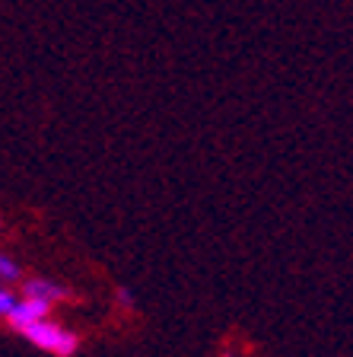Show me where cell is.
I'll return each mask as SVG.
<instances>
[{
  "instance_id": "obj_1",
  "label": "cell",
  "mask_w": 353,
  "mask_h": 357,
  "mask_svg": "<svg viewBox=\"0 0 353 357\" xmlns=\"http://www.w3.org/2000/svg\"><path fill=\"white\" fill-rule=\"evenodd\" d=\"M22 335H26L36 348L48 351V354H54V357H70V354H77V348H80V335L64 328V326H58V322H52V319L32 322L29 328H22Z\"/></svg>"
},
{
  "instance_id": "obj_2",
  "label": "cell",
  "mask_w": 353,
  "mask_h": 357,
  "mask_svg": "<svg viewBox=\"0 0 353 357\" xmlns=\"http://www.w3.org/2000/svg\"><path fill=\"white\" fill-rule=\"evenodd\" d=\"M48 310H52V306H48V303H42V300L22 297V300H16V303L10 306L7 319H10V326H13L16 332H22V328H29L32 322H38V319H48Z\"/></svg>"
},
{
  "instance_id": "obj_3",
  "label": "cell",
  "mask_w": 353,
  "mask_h": 357,
  "mask_svg": "<svg viewBox=\"0 0 353 357\" xmlns=\"http://www.w3.org/2000/svg\"><path fill=\"white\" fill-rule=\"evenodd\" d=\"M22 297H32V300H42V303L54 306L58 300L70 297V290L61 287L58 281H48V278H29V281H22Z\"/></svg>"
},
{
  "instance_id": "obj_4",
  "label": "cell",
  "mask_w": 353,
  "mask_h": 357,
  "mask_svg": "<svg viewBox=\"0 0 353 357\" xmlns=\"http://www.w3.org/2000/svg\"><path fill=\"white\" fill-rule=\"evenodd\" d=\"M19 278H22V268L16 265L7 252H0V281L10 284V281H19Z\"/></svg>"
},
{
  "instance_id": "obj_5",
  "label": "cell",
  "mask_w": 353,
  "mask_h": 357,
  "mask_svg": "<svg viewBox=\"0 0 353 357\" xmlns=\"http://www.w3.org/2000/svg\"><path fill=\"white\" fill-rule=\"evenodd\" d=\"M16 303V297H13V290L10 287H0V319H7V312H10V306Z\"/></svg>"
},
{
  "instance_id": "obj_6",
  "label": "cell",
  "mask_w": 353,
  "mask_h": 357,
  "mask_svg": "<svg viewBox=\"0 0 353 357\" xmlns=\"http://www.w3.org/2000/svg\"><path fill=\"white\" fill-rule=\"evenodd\" d=\"M118 303L125 306V310H131V306H134V294H131V290L121 287V290H118Z\"/></svg>"
}]
</instances>
